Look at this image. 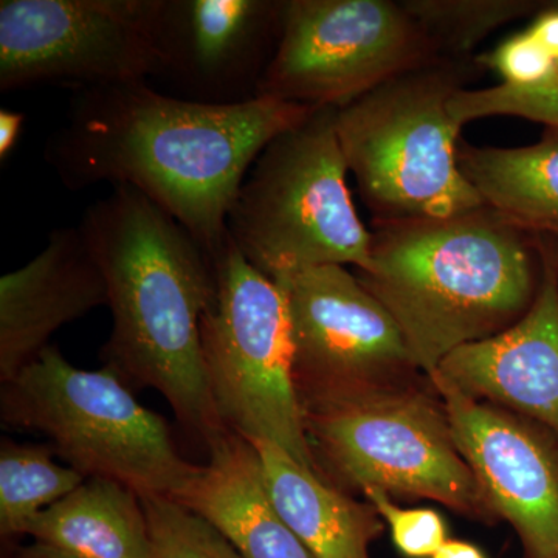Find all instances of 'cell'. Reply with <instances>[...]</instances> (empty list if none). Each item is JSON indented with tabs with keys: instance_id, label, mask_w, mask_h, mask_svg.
<instances>
[{
	"instance_id": "obj_1",
	"label": "cell",
	"mask_w": 558,
	"mask_h": 558,
	"mask_svg": "<svg viewBox=\"0 0 558 558\" xmlns=\"http://www.w3.org/2000/svg\"><path fill=\"white\" fill-rule=\"evenodd\" d=\"M315 109L271 97L208 105L148 81L81 87L44 156L69 190L140 191L213 256L229 240L231 208L259 154Z\"/></svg>"
},
{
	"instance_id": "obj_2",
	"label": "cell",
	"mask_w": 558,
	"mask_h": 558,
	"mask_svg": "<svg viewBox=\"0 0 558 558\" xmlns=\"http://www.w3.org/2000/svg\"><path fill=\"white\" fill-rule=\"evenodd\" d=\"M78 227L108 282L113 325L101 349L105 368L131 389L160 392L183 428L208 447L229 432L213 402L202 351L215 259L131 186L94 202Z\"/></svg>"
},
{
	"instance_id": "obj_3",
	"label": "cell",
	"mask_w": 558,
	"mask_h": 558,
	"mask_svg": "<svg viewBox=\"0 0 558 558\" xmlns=\"http://www.w3.org/2000/svg\"><path fill=\"white\" fill-rule=\"evenodd\" d=\"M537 236L484 207L444 219L373 222L359 279L398 323L418 373L505 332L534 303Z\"/></svg>"
},
{
	"instance_id": "obj_4",
	"label": "cell",
	"mask_w": 558,
	"mask_h": 558,
	"mask_svg": "<svg viewBox=\"0 0 558 558\" xmlns=\"http://www.w3.org/2000/svg\"><path fill=\"white\" fill-rule=\"evenodd\" d=\"M468 70L442 58L337 110L340 148L373 222L444 219L486 205L459 168L462 128L449 112Z\"/></svg>"
},
{
	"instance_id": "obj_5",
	"label": "cell",
	"mask_w": 558,
	"mask_h": 558,
	"mask_svg": "<svg viewBox=\"0 0 558 558\" xmlns=\"http://www.w3.org/2000/svg\"><path fill=\"white\" fill-rule=\"evenodd\" d=\"M319 475L340 490L440 502L495 523L436 389L399 380L303 407Z\"/></svg>"
},
{
	"instance_id": "obj_6",
	"label": "cell",
	"mask_w": 558,
	"mask_h": 558,
	"mask_svg": "<svg viewBox=\"0 0 558 558\" xmlns=\"http://www.w3.org/2000/svg\"><path fill=\"white\" fill-rule=\"evenodd\" d=\"M0 421L46 436L87 480L116 481L140 498L175 501L199 470L180 457L165 418L113 371L76 368L54 344L2 385Z\"/></svg>"
},
{
	"instance_id": "obj_7",
	"label": "cell",
	"mask_w": 558,
	"mask_h": 558,
	"mask_svg": "<svg viewBox=\"0 0 558 558\" xmlns=\"http://www.w3.org/2000/svg\"><path fill=\"white\" fill-rule=\"evenodd\" d=\"M337 110L315 109L271 140L231 208V241L270 279L322 266L369 269L371 230L349 191Z\"/></svg>"
},
{
	"instance_id": "obj_8",
	"label": "cell",
	"mask_w": 558,
	"mask_h": 558,
	"mask_svg": "<svg viewBox=\"0 0 558 558\" xmlns=\"http://www.w3.org/2000/svg\"><path fill=\"white\" fill-rule=\"evenodd\" d=\"M213 259L216 293L201 333L220 421L242 438L275 444L322 478L293 381L284 295L244 258L230 234Z\"/></svg>"
},
{
	"instance_id": "obj_9",
	"label": "cell",
	"mask_w": 558,
	"mask_h": 558,
	"mask_svg": "<svg viewBox=\"0 0 558 558\" xmlns=\"http://www.w3.org/2000/svg\"><path fill=\"white\" fill-rule=\"evenodd\" d=\"M442 60L402 3L284 0L258 97L343 109L389 80Z\"/></svg>"
},
{
	"instance_id": "obj_10",
	"label": "cell",
	"mask_w": 558,
	"mask_h": 558,
	"mask_svg": "<svg viewBox=\"0 0 558 558\" xmlns=\"http://www.w3.org/2000/svg\"><path fill=\"white\" fill-rule=\"evenodd\" d=\"M159 0H2L0 92L159 78Z\"/></svg>"
},
{
	"instance_id": "obj_11",
	"label": "cell",
	"mask_w": 558,
	"mask_h": 558,
	"mask_svg": "<svg viewBox=\"0 0 558 558\" xmlns=\"http://www.w3.org/2000/svg\"><path fill=\"white\" fill-rule=\"evenodd\" d=\"M288 306L301 410L418 373L398 323L344 266L274 279Z\"/></svg>"
},
{
	"instance_id": "obj_12",
	"label": "cell",
	"mask_w": 558,
	"mask_h": 558,
	"mask_svg": "<svg viewBox=\"0 0 558 558\" xmlns=\"http://www.w3.org/2000/svg\"><path fill=\"white\" fill-rule=\"evenodd\" d=\"M428 380L494 520L512 526L524 558H558V436L470 398L438 374Z\"/></svg>"
},
{
	"instance_id": "obj_13",
	"label": "cell",
	"mask_w": 558,
	"mask_h": 558,
	"mask_svg": "<svg viewBox=\"0 0 558 558\" xmlns=\"http://www.w3.org/2000/svg\"><path fill=\"white\" fill-rule=\"evenodd\" d=\"M282 9L284 0H159V78L185 100H253L277 50Z\"/></svg>"
},
{
	"instance_id": "obj_14",
	"label": "cell",
	"mask_w": 558,
	"mask_h": 558,
	"mask_svg": "<svg viewBox=\"0 0 558 558\" xmlns=\"http://www.w3.org/2000/svg\"><path fill=\"white\" fill-rule=\"evenodd\" d=\"M537 240L542 277L526 314L505 332L451 352L435 374L558 436V244Z\"/></svg>"
},
{
	"instance_id": "obj_15",
	"label": "cell",
	"mask_w": 558,
	"mask_h": 558,
	"mask_svg": "<svg viewBox=\"0 0 558 558\" xmlns=\"http://www.w3.org/2000/svg\"><path fill=\"white\" fill-rule=\"evenodd\" d=\"M108 306V282L80 227L51 231L46 248L0 278V381L50 347L61 326Z\"/></svg>"
},
{
	"instance_id": "obj_16",
	"label": "cell",
	"mask_w": 558,
	"mask_h": 558,
	"mask_svg": "<svg viewBox=\"0 0 558 558\" xmlns=\"http://www.w3.org/2000/svg\"><path fill=\"white\" fill-rule=\"evenodd\" d=\"M207 449L208 464L175 501L218 529L242 558H314L275 509L253 444L229 429Z\"/></svg>"
},
{
	"instance_id": "obj_17",
	"label": "cell",
	"mask_w": 558,
	"mask_h": 558,
	"mask_svg": "<svg viewBox=\"0 0 558 558\" xmlns=\"http://www.w3.org/2000/svg\"><path fill=\"white\" fill-rule=\"evenodd\" d=\"M250 442L275 509L312 557L371 558V545L387 527L371 502L326 483L275 444Z\"/></svg>"
},
{
	"instance_id": "obj_18",
	"label": "cell",
	"mask_w": 558,
	"mask_h": 558,
	"mask_svg": "<svg viewBox=\"0 0 558 558\" xmlns=\"http://www.w3.org/2000/svg\"><path fill=\"white\" fill-rule=\"evenodd\" d=\"M458 165L488 208L524 233L558 241V130L520 148L458 143Z\"/></svg>"
},
{
	"instance_id": "obj_19",
	"label": "cell",
	"mask_w": 558,
	"mask_h": 558,
	"mask_svg": "<svg viewBox=\"0 0 558 558\" xmlns=\"http://www.w3.org/2000/svg\"><path fill=\"white\" fill-rule=\"evenodd\" d=\"M24 535L78 558H154L142 498L116 481H84L36 515Z\"/></svg>"
},
{
	"instance_id": "obj_20",
	"label": "cell",
	"mask_w": 558,
	"mask_h": 558,
	"mask_svg": "<svg viewBox=\"0 0 558 558\" xmlns=\"http://www.w3.org/2000/svg\"><path fill=\"white\" fill-rule=\"evenodd\" d=\"M47 444H17L3 439L0 446V535H24L25 527L43 510L68 497L86 481L78 470L54 461Z\"/></svg>"
},
{
	"instance_id": "obj_21",
	"label": "cell",
	"mask_w": 558,
	"mask_h": 558,
	"mask_svg": "<svg viewBox=\"0 0 558 558\" xmlns=\"http://www.w3.org/2000/svg\"><path fill=\"white\" fill-rule=\"evenodd\" d=\"M400 3L427 33L440 57L470 53L498 28L542 9L532 0H402Z\"/></svg>"
},
{
	"instance_id": "obj_22",
	"label": "cell",
	"mask_w": 558,
	"mask_h": 558,
	"mask_svg": "<svg viewBox=\"0 0 558 558\" xmlns=\"http://www.w3.org/2000/svg\"><path fill=\"white\" fill-rule=\"evenodd\" d=\"M154 558H242L207 520L174 499L142 498Z\"/></svg>"
},
{
	"instance_id": "obj_23",
	"label": "cell",
	"mask_w": 558,
	"mask_h": 558,
	"mask_svg": "<svg viewBox=\"0 0 558 558\" xmlns=\"http://www.w3.org/2000/svg\"><path fill=\"white\" fill-rule=\"evenodd\" d=\"M459 126L488 117H517L558 130V84L517 87L508 84L486 89H461L449 101Z\"/></svg>"
},
{
	"instance_id": "obj_24",
	"label": "cell",
	"mask_w": 558,
	"mask_h": 558,
	"mask_svg": "<svg viewBox=\"0 0 558 558\" xmlns=\"http://www.w3.org/2000/svg\"><path fill=\"white\" fill-rule=\"evenodd\" d=\"M366 501L376 508L391 532L396 549L407 558H433L449 542L446 520L432 508L403 509L380 488H366Z\"/></svg>"
},
{
	"instance_id": "obj_25",
	"label": "cell",
	"mask_w": 558,
	"mask_h": 558,
	"mask_svg": "<svg viewBox=\"0 0 558 558\" xmlns=\"http://www.w3.org/2000/svg\"><path fill=\"white\" fill-rule=\"evenodd\" d=\"M476 64L497 73L502 84L517 87L546 86L554 83L558 73L556 58L527 31L481 54Z\"/></svg>"
},
{
	"instance_id": "obj_26",
	"label": "cell",
	"mask_w": 558,
	"mask_h": 558,
	"mask_svg": "<svg viewBox=\"0 0 558 558\" xmlns=\"http://www.w3.org/2000/svg\"><path fill=\"white\" fill-rule=\"evenodd\" d=\"M527 32L558 61V3L542 7Z\"/></svg>"
},
{
	"instance_id": "obj_27",
	"label": "cell",
	"mask_w": 558,
	"mask_h": 558,
	"mask_svg": "<svg viewBox=\"0 0 558 558\" xmlns=\"http://www.w3.org/2000/svg\"><path fill=\"white\" fill-rule=\"evenodd\" d=\"M24 113L17 110H0V160L9 159L11 150L16 148L24 130Z\"/></svg>"
},
{
	"instance_id": "obj_28",
	"label": "cell",
	"mask_w": 558,
	"mask_h": 558,
	"mask_svg": "<svg viewBox=\"0 0 558 558\" xmlns=\"http://www.w3.org/2000/svg\"><path fill=\"white\" fill-rule=\"evenodd\" d=\"M433 558H487V556L472 543L449 538V542Z\"/></svg>"
},
{
	"instance_id": "obj_29",
	"label": "cell",
	"mask_w": 558,
	"mask_h": 558,
	"mask_svg": "<svg viewBox=\"0 0 558 558\" xmlns=\"http://www.w3.org/2000/svg\"><path fill=\"white\" fill-rule=\"evenodd\" d=\"M11 558H78L64 550L53 548V546L44 545V543L35 542L33 545L22 546L14 550Z\"/></svg>"
},
{
	"instance_id": "obj_30",
	"label": "cell",
	"mask_w": 558,
	"mask_h": 558,
	"mask_svg": "<svg viewBox=\"0 0 558 558\" xmlns=\"http://www.w3.org/2000/svg\"><path fill=\"white\" fill-rule=\"evenodd\" d=\"M554 83H558V73H557L556 80H554ZM554 83H550V84H554Z\"/></svg>"
},
{
	"instance_id": "obj_31",
	"label": "cell",
	"mask_w": 558,
	"mask_h": 558,
	"mask_svg": "<svg viewBox=\"0 0 558 558\" xmlns=\"http://www.w3.org/2000/svg\"><path fill=\"white\" fill-rule=\"evenodd\" d=\"M554 84H558V83H554Z\"/></svg>"
},
{
	"instance_id": "obj_32",
	"label": "cell",
	"mask_w": 558,
	"mask_h": 558,
	"mask_svg": "<svg viewBox=\"0 0 558 558\" xmlns=\"http://www.w3.org/2000/svg\"><path fill=\"white\" fill-rule=\"evenodd\" d=\"M9 558H11V557H9Z\"/></svg>"
}]
</instances>
